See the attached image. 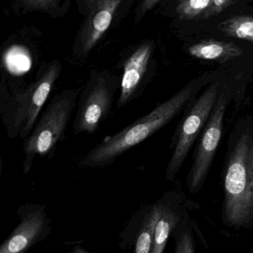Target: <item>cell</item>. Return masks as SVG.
Wrapping results in <instances>:
<instances>
[{"instance_id": "obj_1", "label": "cell", "mask_w": 253, "mask_h": 253, "mask_svg": "<svg viewBox=\"0 0 253 253\" xmlns=\"http://www.w3.org/2000/svg\"><path fill=\"white\" fill-rule=\"evenodd\" d=\"M223 171L221 219L226 226L253 230V120L237 123L231 133Z\"/></svg>"}, {"instance_id": "obj_19", "label": "cell", "mask_w": 253, "mask_h": 253, "mask_svg": "<svg viewBox=\"0 0 253 253\" xmlns=\"http://www.w3.org/2000/svg\"><path fill=\"white\" fill-rule=\"evenodd\" d=\"M161 0H142L140 5V13L142 15L150 11Z\"/></svg>"}, {"instance_id": "obj_2", "label": "cell", "mask_w": 253, "mask_h": 253, "mask_svg": "<svg viewBox=\"0 0 253 253\" xmlns=\"http://www.w3.org/2000/svg\"><path fill=\"white\" fill-rule=\"evenodd\" d=\"M195 93L194 85H186L171 98L147 115L136 120L118 132L106 136L80 161L82 168H104L123 154L145 141L180 113Z\"/></svg>"}, {"instance_id": "obj_4", "label": "cell", "mask_w": 253, "mask_h": 253, "mask_svg": "<svg viewBox=\"0 0 253 253\" xmlns=\"http://www.w3.org/2000/svg\"><path fill=\"white\" fill-rule=\"evenodd\" d=\"M60 72V63L52 62L38 81L17 94L12 104L8 105L2 118L10 138L20 136L25 140L30 134Z\"/></svg>"}, {"instance_id": "obj_5", "label": "cell", "mask_w": 253, "mask_h": 253, "mask_svg": "<svg viewBox=\"0 0 253 253\" xmlns=\"http://www.w3.org/2000/svg\"><path fill=\"white\" fill-rule=\"evenodd\" d=\"M218 98V85L211 84L194 103L183 118L171 140L174 149L166 171V179L173 181L183 166L188 154L200 137Z\"/></svg>"}, {"instance_id": "obj_18", "label": "cell", "mask_w": 253, "mask_h": 253, "mask_svg": "<svg viewBox=\"0 0 253 253\" xmlns=\"http://www.w3.org/2000/svg\"><path fill=\"white\" fill-rule=\"evenodd\" d=\"M231 2L232 0H211V6L201 18L208 19L220 14L223 10L229 7Z\"/></svg>"}, {"instance_id": "obj_10", "label": "cell", "mask_w": 253, "mask_h": 253, "mask_svg": "<svg viewBox=\"0 0 253 253\" xmlns=\"http://www.w3.org/2000/svg\"><path fill=\"white\" fill-rule=\"evenodd\" d=\"M152 51V43L142 44L126 61L121 82V92L117 103L118 109L128 105L141 92Z\"/></svg>"}, {"instance_id": "obj_16", "label": "cell", "mask_w": 253, "mask_h": 253, "mask_svg": "<svg viewBox=\"0 0 253 253\" xmlns=\"http://www.w3.org/2000/svg\"><path fill=\"white\" fill-rule=\"evenodd\" d=\"M211 0H184L177 5V15L180 20H192L203 17L211 6Z\"/></svg>"}, {"instance_id": "obj_12", "label": "cell", "mask_w": 253, "mask_h": 253, "mask_svg": "<svg viewBox=\"0 0 253 253\" xmlns=\"http://www.w3.org/2000/svg\"><path fill=\"white\" fill-rule=\"evenodd\" d=\"M180 200L177 192H167L158 200L161 215L155 227L151 253H164L169 238L187 212Z\"/></svg>"}, {"instance_id": "obj_11", "label": "cell", "mask_w": 253, "mask_h": 253, "mask_svg": "<svg viewBox=\"0 0 253 253\" xmlns=\"http://www.w3.org/2000/svg\"><path fill=\"white\" fill-rule=\"evenodd\" d=\"M123 0H100L88 14L80 34L81 53L88 54L97 45L112 24L114 15Z\"/></svg>"}, {"instance_id": "obj_6", "label": "cell", "mask_w": 253, "mask_h": 253, "mask_svg": "<svg viewBox=\"0 0 253 253\" xmlns=\"http://www.w3.org/2000/svg\"><path fill=\"white\" fill-rule=\"evenodd\" d=\"M119 83L107 75H96L83 91L73 124V134H91L110 115Z\"/></svg>"}, {"instance_id": "obj_13", "label": "cell", "mask_w": 253, "mask_h": 253, "mask_svg": "<svg viewBox=\"0 0 253 253\" xmlns=\"http://www.w3.org/2000/svg\"><path fill=\"white\" fill-rule=\"evenodd\" d=\"M189 53L201 60L225 62L242 55L243 50L232 42L209 40L192 45Z\"/></svg>"}, {"instance_id": "obj_7", "label": "cell", "mask_w": 253, "mask_h": 253, "mask_svg": "<svg viewBox=\"0 0 253 253\" xmlns=\"http://www.w3.org/2000/svg\"><path fill=\"white\" fill-rule=\"evenodd\" d=\"M228 103L227 94L218 96L207 125L198 139L194 161L186 177V186L190 193H198L207 180L221 139Z\"/></svg>"}, {"instance_id": "obj_15", "label": "cell", "mask_w": 253, "mask_h": 253, "mask_svg": "<svg viewBox=\"0 0 253 253\" xmlns=\"http://www.w3.org/2000/svg\"><path fill=\"white\" fill-rule=\"evenodd\" d=\"M189 223V215L186 212L172 232L175 239V253H192L195 252V241Z\"/></svg>"}, {"instance_id": "obj_17", "label": "cell", "mask_w": 253, "mask_h": 253, "mask_svg": "<svg viewBox=\"0 0 253 253\" xmlns=\"http://www.w3.org/2000/svg\"><path fill=\"white\" fill-rule=\"evenodd\" d=\"M59 0H22L25 8L29 10H48L54 7Z\"/></svg>"}, {"instance_id": "obj_9", "label": "cell", "mask_w": 253, "mask_h": 253, "mask_svg": "<svg viewBox=\"0 0 253 253\" xmlns=\"http://www.w3.org/2000/svg\"><path fill=\"white\" fill-rule=\"evenodd\" d=\"M161 215L159 201L142 206L119 234L120 246L135 253H151L155 227Z\"/></svg>"}, {"instance_id": "obj_20", "label": "cell", "mask_w": 253, "mask_h": 253, "mask_svg": "<svg viewBox=\"0 0 253 253\" xmlns=\"http://www.w3.org/2000/svg\"><path fill=\"white\" fill-rule=\"evenodd\" d=\"M72 252L74 253H88V250H85L84 247H81L79 244L75 246Z\"/></svg>"}, {"instance_id": "obj_21", "label": "cell", "mask_w": 253, "mask_h": 253, "mask_svg": "<svg viewBox=\"0 0 253 253\" xmlns=\"http://www.w3.org/2000/svg\"><path fill=\"white\" fill-rule=\"evenodd\" d=\"M183 1H184V0H179V2H183Z\"/></svg>"}, {"instance_id": "obj_14", "label": "cell", "mask_w": 253, "mask_h": 253, "mask_svg": "<svg viewBox=\"0 0 253 253\" xmlns=\"http://www.w3.org/2000/svg\"><path fill=\"white\" fill-rule=\"evenodd\" d=\"M218 29L231 38L253 42V17L237 16L218 25Z\"/></svg>"}, {"instance_id": "obj_3", "label": "cell", "mask_w": 253, "mask_h": 253, "mask_svg": "<svg viewBox=\"0 0 253 253\" xmlns=\"http://www.w3.org/2000/svg\"><path fill=\"white\" fill-rule=\"evenodd\" d=\"M80 92L81 89L62 91L54 96L41 113L23 143V171L25 174L30 172L37 155L48 159L54 156L57 144L66 138V131Z\"/></svg>"}, {"instance_id": "obj_8", "label": "cell", "mask_w": 253, "mask_h": 253, "mask_svg": "<svg viewBox=\"0 0 253 253\" xmlns=\"http://www.w3.org/2000/svg\"><path fill=\"white\" fill-rule=\"evenodd\" d=\"M20 223L0 246V253H23L51 233V218L44 204H26L17 211Z\"/></svg>"}]
</instances>
